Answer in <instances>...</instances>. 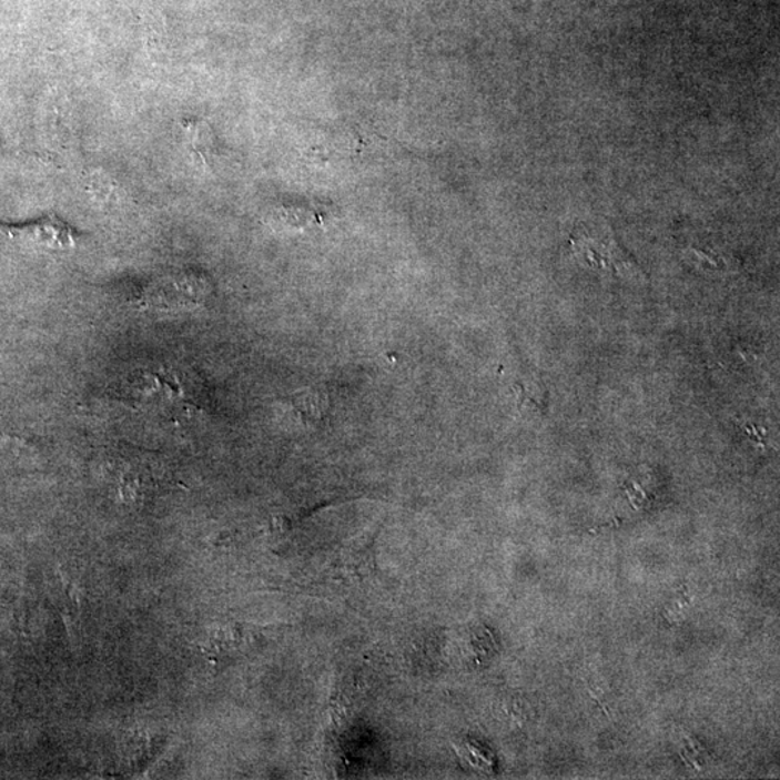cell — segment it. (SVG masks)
<instances>
[{"mask_svg":"<svg viewBox=\"0 0 780 780\" xmlns=\"http://www.w3.org/2000/svg\"><path fill=\"white\" fill-rule=\"evenodd\" d=\"M0 234L17 245L48 252L74 251L84 237L83 232L55 213L26 223H0Z\"/></svg>","mask_w":780,"mask_h":780,"instance_id":"obj_1","label":"cell"},{"mask_svg":"<svg viewBox=\"0 0 780 780\" xmlns=\"http://www.w3.org/2000/svg\"><path fill=\"white\" fill-rule=\"evenodd\" d=\"M574 251L583 252L587 257L588 265L611 270L620 274L621 271L634 266V260L628 253L621 251L615 239H597L591 233L580 230L576 236L571 237Z\"/></svg>","mask_w":780,"mask_h":780,"instance_id":"obj_2","label":"cell"},{"mask_svg":"<svg viewBox=\"0 0 780 780\" xmlns=\"http://www.w3.org/2000/svg\"><path fill=\"white\" fill-rule=\"evenodd\" d=\"M186 150L200 164L212 169L219 158L217 138L203 118H189L180 122Z\"/></svg>","mask_w":780,"mask_h":780,"instance_id":"obj_3","label":"cell"}]
</instances>
